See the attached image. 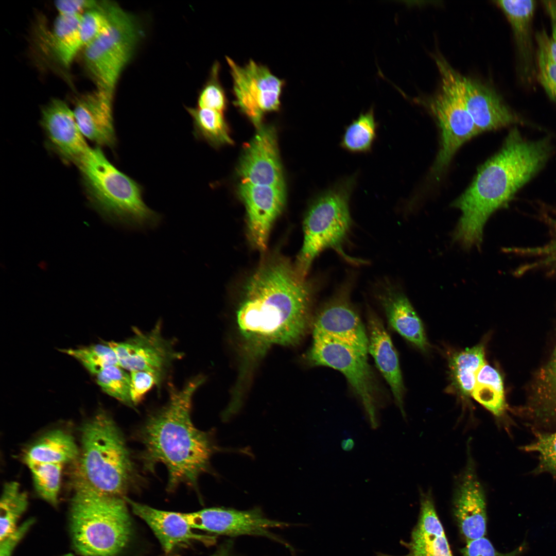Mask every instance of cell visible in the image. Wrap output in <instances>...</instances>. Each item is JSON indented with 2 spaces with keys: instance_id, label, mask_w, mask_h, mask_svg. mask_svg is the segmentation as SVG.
I'll return each mask as SVG.
<instances>
[{
  "instance_id": "cell-1",
  "label": "cell",
  "mask_w": 556,
  "mask_h": 556,
  "mask_svg": "<svg viewBox=\"0 0 556 556\" xmlns=\"http://www.w3.org/2000/svg\"><path fill=\"white\" fill-rule=\"evenodd\" d=\"M312 288L280 257L266 259L251 275L236 313L247 366L273 345L301 340L310 321Z\"/></svg>"
},
{
  "instance_id": "cell-2",
  "label": "cell",
  "mask_w": 556,
  "mask_h": 556,
  "mask_svg": "<svg viewBox=\"0 0 556 556\" xmlns=\"http://www.w3.org/2000/svg\"><path fill=\"white\" fill-rule=\"evenodd\" d=\"M548 137L528 140L512 129L500 150L479 169L466 190L453 203L461 212L454 239L465 249L479 247L483 229L495 211L545 165L553 152Z\"/></svg>"
},
{
  "instance_id": "cell-3",
  "label": "cell",
  "mask_w": 556,
  "mask_h": 556,
  "mask_svg": "<svg viewBox=\"0 0 556 556\" xmlns=\"http://www.w3.org/2000/svg\"><path fill=\"white\" fill-rule=\"evenodd\" d=\"M204 381L198 375L180 389L170 387L167 403L148 417L139 432L144 466L152 471L158 463L165 465L169 491L181 484L195 486L215 450L210 435L197 429L191 419L194 395Z\"/></svg>"
},
{
  "instance_id": "cell-4",
  "label": "cell",
  "mask_w": 556,
  "mask_h": 556,
  "mask_svg": "<svg viewBox=\"0 0 556 556\" xmlns=\"http://www.w3.org/2000/svg\"><path fill=\"white\" fill-rule=\"evenodd\" d=\"M125 497L100 492L78 480L70 507L75 549L83 556H116L127 543L131 520Z\"/></svg>"
},
{
  "instance_id": "cell-5",
  "label": "cell",
  "mask_w": 556,
  "mask_h": 556,
  "mask_svg": "<svg viewBox=\"0 0 556 556\" xmlns=\"http://www.w3.org/2000/svg\"><path fill=\"white\" fill-rule=\"evenodd\" d=\"M80 480L102 493L125 497L137 480L135 466L120 429L98 412L81 430Z\"/></svg>"
},
{
  "instance_id": "cell-6",
  "label": "cell",
  "mask_w": 556,
  "mask_h": 556,
  "mask_svg": "<svg viewBox=\"0 0 556 556\" xmlns=\"http://www.w3.org/2000/svg\"><path fill=\"white\" fill-rule=\"evenodd\" d=\"M91 203L107 217L131 228L156 227L160 215L144 202L141 186L116 168L99 147L76 165Z\"/></svg>"
},
{
  "instance_id": "cell-7",
  "label": "cell",
  "mask_w": 556,
  "mask_h": 556,
  "mask_svg": "<svg viewBox=\"0 0 556 556\" xmlns=\"http://www.w3.org/2000/svg\"><path fill=\"white\" fill-rule=\"evenodd\" d=\"M356 182L355 175L341 179L321 192L308 208L303 221V244L294 265L302 278L306 279L314 260L327 249L351 263L363 264L343 250L352 225L350 201Z\"/></svg>"
},
{
  "instance_id": "cell-8",
  "label": "cell",
  "mask_w": 556,
  "mask_h": 556,
  "mask_svg": "<svg viewBox=\"0 0 556 556\" xmlns=\"http://www.w3.org/2000/svg\"><path fill=\"white\" fill-rule=\"evenodd\" d=\"M142 34L135 18L116 4L108 26L83 48L85 66L97 88L113 94Z\"/></svg>"
},
{
  "instance_id": "cell-9",
  "label": "cell",
  "mask_w": 556,
  "mask_h": 556,
  "mask_svg": "<svg viewBox=\"0 0 556 556\" xmlns=\"http://www.w3.org/2000/svg\"><path fill=\"white\" fill-rule=\"evenodd\" d=\"M442 75L440 91L429 102L441 132V148L433 167L441 171L458 149L479 134L462 95L459 76L442 59H437Z\"/></svg>"
},
{
  "instance_id": "cell-10",
  "label": "cell",
  "mask_w": 556,
  "mask_h": 556,
  "mask_svg": "<svg viewBox=\"0 0 556 556\" xmlns=\"http://www.w3.org/2000/svg\"><path fill=\"white\" fill-rule=\"evenodd\" d=\"M307 359L312 366L331 368L343 374L376 426L379 390L367 355L339 342L313 339Z\"/></svg>"
},
{
  "instance_id": "cell-11",
  "label": "cell",
  "mask_w": 556,
  "mask_h": 556,
  "mask_svg": "<svg viewBox=\"0 0 556 556\" xmlns=\"http://www.w3.org/2000/svg\"><path fill=\"white\" fill-rule=\"evenodd\" d=\"M184 515L193 529L231 538L241 536L266 538L283 546L293 556L296 555V550L290 543L273 532L293 524L270 518L258 507L246 510L213 507L184 513Z\"/></svg>"
},
{
  "instance_id": "cell-12",
  "label": "cell",
  "mask_w": 556,
  "mask_h": 556,
  "mask_svg": "<svg viewBox=\"0 0 556 556\" xmlns=\"http://www.w3.org/2000/svg\"><path fill=\"white\" fill-rule=\"evenodd\" d=\"M226 60L233 81L234 103L259 128L264 113L279 109L285 81L252 60L243 66L229 57Z\"/></svg>"
},
{
  "instance_id": "cell-13",
  "label": "cell",
  "mask_w": 556,
  "mask_h": 556,
  "mask_svg": "<svg viewBox=\"0 0 556 556\" xmlns=\"http://www.w3.org/2000/svg\"><path fill=\"white\" fill-rule=\"evenodd\" d=\"M351 288V283L345 282L319 309L312 338L339 342L368 355V334L350 300Z\"/></svg>"
},
{
  "instance_id": "cell-14",
  "label": "cell",
  "mask_w": 556,
  "mask_h": 556,
  "mask_svg": "<svg viewBox=\"0 0 556 556\" xmlns=\"http://www.w3.org/2000/svg\"><path fill=\"white\" fill-rule=\"evenodd\" d=\"M133 335L123 341L106 342L115 352L119 365L131 372L146 370L165 374L173 362L183 354L175 349L173 341L164 337L161 321L149 331L134 327Z\"/></svg>"
},
{
  "instance_id": "cell-15",
  "label": "cell",
  "mask_w": 556,
  "mask_h": 556,
  "mask_svg": "<svg viewBox=\"0 0 556 556\" xmlns=\"http://www.w3.org/2000/svg\"><path fill=\"white\" fill-rule=\"evenodd\" d=\"M468 442L466 463L456 478L453 496L454 515L466 542L484 537L487 524L485 493Z\"/></svg>"
},
{
  "instance_id": "cell-16",
  "label": "cell",
  "mask_w": 556,
  "mask_h": 556,
  "mask_svg": "<svg viewBox=\"0 0 556 556\" xmlns=\"http://www.w3.org/2000/svg\"><path fill=\"white\" fill-rule=\"evenodd\" d=\"M239 194L247 212L248 238L253 247L264 251L273 224L284 206V187L242 182Z\"/></svg>"
},
{
  "instance_id": "cell-17",
  "label": "cell",
  "mask_w": 556,
  "mask_h": 556,
  "mask_svg": "<svg viewBox=\"0 0 556 556\" xmlns=\"http://www.w3.org/2000/svg\"><path fill=\"white\" fill-rule=\"evenodd\" d=\"M41 125L50 146L67 162L76 165L90 148L73 111L61 99L54 98L42 108Z\"/></svg>"
},
{
  "instance_id": "cell-18",
  "label": "cell",
  "mask_w": 556,
  "mask_h": 556,
  "mask_svg": "<svg viewBox=\"0 0 556 556\" xmlns=\"http://www.w3.org/2000/svg\"><path fill=\"white\" fill-rule=\"evenodd\" d=\"M242 182L284 187L274 129L262 127L245 149L240 161Z\"/></svg>"
},
{
  "instance_id": "cell-19",
  "label": "cell",
  "mask_w": 556,
  "mask_h": 556,
  "mask_svg": "<svg viewBox=\"0 0 556 556\" xmlns=\"http://www.w3.org/2000/svg\"><path fill=\"white\" fill-rule=\"evenodd\" d=\"M459 79L466 108L479 133L524 123L490 88L460 75Z\"/></svg>"
},
{
  "instance_id": "cell-20",
  "label": "cell",
  "mask_w": 556,
  "mask_h": 556,
  "mask_svg": "<svg viewBox=\"0 0 556 556\" xmlns=\"http://www.w3.org/2000/svg\"><path fill=\"white\" fill-rule=\"evenodd\" d=\"M113 95L96 88L79 96L73 110L83 135L99 146L112 147L115 144Z\"/></svg>"
},
{
  "instance_id": "cell-21",
  "label": "cell",
  "mask_w": 556,
  "mask_h": 556,
  "mask_svg": "<svg viewBox=\"0 0 556 556\" xmlns=\"http://www.w3.org/2000/svg\"><path fill=\"white\" fill-rule=\"evenodd\" d=\"M419 518L410 540L401 542L407 553L401 555L377 552L374 556H453L438 516L431 490H420Z\"/></svg>"
},
{
  "instance_id": "cell-22",
  "label": "cell",
  "mask_w": 556,
  "mask_h": 556,
  "mask_svg": "<svg viewBox=\"0 0 556 556\" xmlns=\"http://www.w3.org/2000/svg\"><path fill=\"white\" fill-rule=\"evenodd\" d=\"M125 499L133 512L151 529L166 552L193 542L202 543L206 546L214 545L216 542V536L194 532L183 513L160 510L126 497Z\"/></svg>"
},
{
  "instance_id": "cell-23",
  "label": "cell",
  "mask_w": 556,
  "mask_h": 556,
  "mask_svg": "<svg viewBox=\"0 0 556 556\" xmlns=\"http://www.w3.org/2000/svg\"><path fill=\"white\" fill-rule=\"evenodd\" d=\"M376 296L391 327L416 347L426 351L428 342L422 322L405 294L385 280L378 285Z\"/></svg>"
},
{
  "instance_id": "cell-24",
  "label": "cell",
  "mask_w": 556,
  "mask_h": 556,
  "mask_svg": "<svg viewBox=\"0 0 556 556\" xmlns=\"http://www.w3.org/2000/svg\"><path fill=\"white\" fill-rule=\"evenodd\" d=\"M367 317L368 353L389 385L396 404L405 417V387L397 353L381 319L371 309Z\"/></svg>"
},
{
  "instance_id": "cell-25",
  "label": "cell",
  "mask_w": 556,
  "mask_h": 556,
  "mask_svg": "<svg viewBox=\"0 0 556 556\" xmlns=\"http://www.w3.org/2000/svg\"><path fill=\"white\" fill-rule=\"evenodd\" d=\"M524 412L532 428L556 425V345L533 379Z\"/></svg>"
},
{
  "instance_id": "cell-26",
  "label": "cell",
  "mask_w": 556,
  "mask_h": 556,
  "mask_svg": "<svg viewBox=\"0 0 556 556\" xmlns=\"http://www.w3.org/2000/svg\"><path fill=\"white\" fill-rule=\"evenodd\" d=\"M510 23L519 61L520 74L530 82L536 73L532 37V22L536 4L533 0L496 1Z\"/></svg>"
},
{
  "instance_id": "cell-27",
  "label": "cell",
  "mask_w": 556,
  "mask_h": 556,
  "mask_svg": "<svg viewBox=\"0 0 556 556\" xmlns=\"http://www.w3.org/2000/svg\"><path fill=\"white\" fill-rule=\"evenodd\" d=\"M79 450L70 434L61 429L51 430L35 442L26 451V463L64 464L76 460Z\"/></svg>"
},
{
  "instance_id": "cell-28",
  "label": "cell",
  "mask_w": 556,
  "mask_h": 556,
  "mask_svg": "<svg viewBox=\"0 0 556 556\" xmlns=\"http://www.w3.org/2000/svg\"><path fill=\"white\" fill-rule=\"evenodd\" d=\"M81 15L58 14L53 24L50 47L59 63L65 67L71 65L83 48L80 28Z\"/></svg>"
},
{
  "instance_id": "cell-29",
  "label": "cell",
  "mask_w": 556,
  "mask_h": 556,
  "mask_svg": "<svg viewBox=\"0 0 556 556\" xmlns=\"http://www.w3.org/2000/svg\"><path fill=\"white\" fill-rule=\"evenodd\" d=\"M471 395L496 417L504 416L507 404L503 383L495 368L485 363L479 369Z\"/></svg>"
},
{
  "instance_id": "cell-30",
  "label": "cell",
  "mask_w": 556,
  "mask_h": 556,
  "mask_svg": "<svg viewBox=\"0 0 556 556\" xmlns=\"http://www.w3.org/2000/svg\"><path fill=\"white\" fill-rule=\"evenodd\" d=\"M541 218L548 227L551 238L543 246L536 247L515 248L509 251L532 257V262L518 269V274L538 269L556 271V208L543 206L540 212Z\"/></svg>"
},
{
  "instance_id": "cell-31",
  "label": "cell",
  "mask_w": 556,
  "mask_h": 556,
  "mask_svg": "<svg viewBox=\"0 0 556 556\" xmlns=\"http://www.w3.org/2000/svg\"><path fill=\"white\" fill-rule=\"evenodd\" d=\"M485 363L484 348L482 344L459 352L450 360L449 368L453 383L463 396L471 395L476 375Z\"/></svg>"
},
{
  "instance_id": "cell-32",
  "label": "cell",
  "mask_w": 556,
  "mask_h": 556,
  "mask_svg": "<svg viewBox=\"0 0 556 556\" xmlns=\"http://www.w3.org/2000/svg\"><path fill=\"white\" fill-rule=\"evenodd\" d=\"M377 124L373 108L361 113L346 127L340 145L346 151L362 153L371 151L376 137Z\"/></svg>"
},
{
  "instance_id": "cell-33",
  "label": "cell",
  "mask_w": 556,
  "mask_h": 556,
  "mask_svg": "<svg viewBox=\"0 0 556 556\" xmlns=\"http://www.w3.org/2000/svg\"><path fill=\"white\" fill-rule=\"evenodd\" d=\"M186 109L193 119L196 136L214 145L232 142L223 113L198 107H186Z\"/></svg>"
},
{
  "instance_id": "cell-34",
  "label": "cell",
  "mask_w": 556,
  "mask_h": 556,
  "mask_svg": "<svg viewBox=\"0 0 556 556\" xmlns=\"http://www.w3.org/2000/svg\"><path fill=\"white\" fill-rule=\"evenodd\" d=\"M27 505V496L18 482L11 481L5 484L0 501V540L16 529V523Z\"/></svg>"
},
{
  "instance_id": "cell-35",
  "label": "cell",
  "mask_w": 556,
  "mask_h": 556,
  "mask_svg": "<svg viewBox=\"0 0 556 556\" xmlns=\"http://www.w3.org/2000/svg\"><path fill=\"white\" fill-rule=\"evenodd\" d=\"M38 495L50 505L58 502L63 464L27 462Z\"/></svg>"
},
{
  "instance_id": "cell-36",
  "label": "cell",
  "mask_w": 556,
  "mask_h": 556,
  "mask_svg": "<svg viewBox=\"0 0 556 556\" xmlns=\"http://www.w3.org/2000/svg\"><path fill=\"white\" fill-rule=\"evenodd\" d=\"M62 351L77 360L95 376L108 367L119 366L115 352L106 342Z\"/></svg>"
},
{
  "instance_id": "cell-37",
  "label": "cell",
  "mask_w": 556,
  "mask_h": 556,
  "mask_svg": "<svg viewBox=\"0 0 556 556\" xmlns=\"http://www.w3.org/2000/svg\"><path fill=\"white\" fill-rule=\"evenodd\" d=\"M96 381L102 390L130 407L134 406L130 395L129 372L118 365L108 367L96 376Z\"/></svg>"
},
{
  "instance_id": "cell-38",
  "label": "cell",
  "mask_w": 556,
  "mask_h": 556,
  "mask_svg": "<svg viewBox=\"0 0 556 556\" xmlns=\"http://www.w3.org/2000/svg\"><path fill=\"white\" fill-rule=\"evenodd\" d=\"M533 432L535 439L522 447L524 451L538 455V463L533 472L535 474H549L556 480V430H534Z\"/></svg>"
},
{
  "instance_id": "cell-39",
  "label": "cell",
  "mask_w": 556,
  "mask_h": 556,
  "mask_svg": "<svg viewBox=\"0 0 556 556\" xmlns=\"http://www.w3.org/2000/svg\"><path fill=\"white\" fill-rule=\"evenodd\" d=\"M115 5L108 1H99L96 6L82 14L80 28L83 48L108 26Z\"/></svg>"
},
{
  "instance_id": "cell-40",
  "label": "cell",
  "mask_w": 556,
  "mask_h": 556,
  "mask_svg": "<svg viewBox=\"0 0 556 556\" xmlns=\"http://www.w3.org/2000/svg\"><path fill=\"white\" fill-rule=\"evenodd\" d=\"M219 64L216 62L212 67L208 79L199 94L197 107L223 113L227 106V97L219 81Z\"/></svg>"
},
{
  "instance_id": "cell-41",
  "label": "cell",
  "mask_w": 556,
  "mask_h": 556,
  "mask_svg": "<svg viewBox=\"0 0 556 556\" xmlns=\"http://www.w3.org/2000/svg\"><path fill=\"white\" fill-rule=\"evenodd\" d=\"M536 75L548 97L556 102V62L549 55L541 40L536 36Z\"/></svg>"
},
{
  "instance_id": "cell-42",
  "label": "cell",
  "mask_w": 556,
  "mask_h": 556,
  "mask_svg": "<svg viewBox=\"0 0 556 556\" xmlns=\"http://www.w3.org/2000/svg\"><path fill=\"white\" fill-rule=\"evenodd\" d=\"M130 395L134 406L139 403L153 387L159 386L165 374L151 371L138 370L129 372Z\"/></svg>"
},
{
  "instance_id": "cell-43",
  "label": "cell",
  "mask_w": 556,
  "mask_h": 556,
  "mask_svg": "<svg viewBox=\"0 0 556 556\" xmlns=\"http://www.w3.org/2000/svg\"><path fill=\"white\" fill-rule=\"evenodd\" d=\"M527 548V543H523L514 550L501 553L496 550L491 542L485 537L466 542L462 550V556H521Z\"/></svg>"
},
{
  "instance_id": "cell-44",
  "label": "cell",
  "mask_w": 556,
  "mask_h": 556,
  "mask_svg": "<svg viewBox=\"0 0 556 556\" xmlns=\"http://www.w3.org/2000/svg\"><path fill=\"white\" fill-rule=\"evenodd\" d=\"M551 22V35L548 37L543 30L537 32L536 36L543 43L549 55L556 62V1H542Z\"/></svg>"
},
{
  "instance_id": "cell-45",
  "label": "cell",
  "mask_w": 556,
  "mask_h": 556,
  "mask_svg": "<svg viewBox=\"0 0 556 556\" xmlns=\"http://www.w3.org/2000/svg\"><path fill=\"white\" fill-rule=\"evenodd\" d=\"M34 523L32 518L22 524L11 534L0 540V556H11L12 552Z\"/></svg>"
},
{
  "instance_id": "cell-46",
  "label": "cell",
  "mask_w": 556,
  "mask_h": 556,
  "mask_svg": "<svg viewBox=\"0 0 556 556\" xmlns=\"http://www.w3.org/2000/svg\"><path fill=\"white\" fill-rule=\"evenodd\" d=\"M99 1L96 0H57L54 2L58 14H82L96 6Z\"/></svg>"
},
{
  "instance_id": "cell-47",
  "label": "cell",
  "mask_w": 556,
  "mask_h": 556,
  "mask_svg": "<svg viewBox=\"0 0 556 556\" xmlns=\"http://www.w3.org/2000/svg\"><path fill=\"white\" fill-rule=\"evenodd\" d=\"M211 556H248L238 551L233 538H228Z\"/></svg>"
},
{
  "instance_id": "cell-48",
  "label": "cell",
  "mask_w": 556,
  "mask_h": 556,
  "mask_svg": "<svg viewBox=\"0 0 556 556\" xmlns=\"http://www.w3.org/2000/svg\"><path fill=\"white\" fill-rule=\"evenodd\" d=\"M342 445H346L343 447V448L344 449H346V450H347L348 449H350V448H351L353 447V442L352 440H351L350 439H349V440H346L345 442H343L342 443Z\"/></svg>"
},
{
  "instance_id": "cell-49",
  "label": "cell",
  "mask_w": 556,
  "mask_h": 556,
  "mask_svg": "<svg viewBox=\"0 0 556 556\" xmlns=\"http://www.w3.org/2000/svg\"><path fill=\"white\" fill-rule=\"evenodd\" d=\"M61 556H74V555H73L72 554L68 553V554H65L62 555Z\"/></svg>"
}]
</instances>
